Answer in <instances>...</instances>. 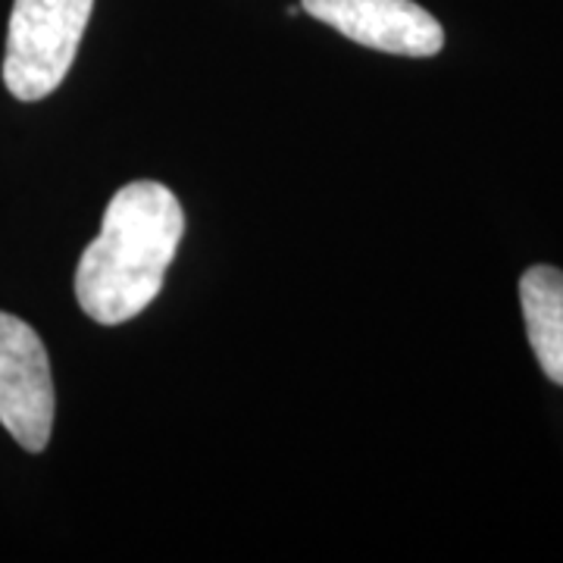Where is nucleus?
Instances as JSON below:
<instances>
[{"mask_svg":"<svg viewBox=\"0 0 563 563\" xmlns=\"http://www.w3.org/2000/svg\"><path fill=\"white\" fill-rule=\"evenodd\" d=\"M181 235L185 213L166 185L141 179L120 188L103 213L101 235L85 247L76 269L81 310L101 325L139 317L161 295Z\"/></svg>","mask_w":563,"mask_h":563,"instance_id":"nucleus-1","label":"nucleus"},{"mask_svg":"<svg viewBox=\"0 0 563 563\" xmlns=\"http://www.w3.org/2000/svg\"><path fill=\"white\" fill-rule=\"evenodd\" d=\"M95 0H16L7 32L3 85L16 101L57 91L76 60Z\"/></svg>","mask_w":563,"mask_h":563,"instance_id":"nucleus-2","label":"nucleus"},{"mask_svg":"<svg viewBox=\"0 0 563 563\" xmlns=\"http://www.w3.org/2000/svg\"><path fill=\"white\" fill-rule=\"evenodd\" d=\"M520 303L529 344L544 376L563 385V273L554 266H532L520 279Z\"/></svg>","mask_w":563,"mask_h":563,"instance_id":"nucleus-5","label":"nucleus"},{"mask_svg":"<svg viewBox=\"0 0 563 563\" xmlns=\"http://www.w3.org/2000/svg\"><path fill=\"white\" fill-rule=\"evenodd\" d=\"M0 426L41 454L54 429V376L38 332L20 317L0 313Z\"/></svg>","mask_w":563,"mask_h":563,"instance_id":"nucleus-3","label":"nucleus"},{"mask_svg":"<svg viewBox=\"0 0 563 563\" xmlns=\"http://www.w3.org/2000/svg\"><path fill=\"white\" fill-rule=\"evenodd\" d=\"M301 10L383 54L435 57L444 47L439 20L413 0H301Z\"/></svg>","mask_w":563,"mask_h":563,"instance_id":"nucleus-4","label":"nucleus"}]
</instances>
